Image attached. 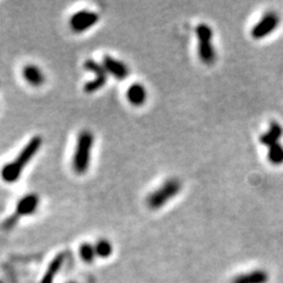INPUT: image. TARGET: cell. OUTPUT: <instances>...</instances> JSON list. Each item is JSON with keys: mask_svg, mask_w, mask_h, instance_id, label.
<instances>
[{"mask_svg": "<svg viewBox=\"0 0 283 283\" xmlns=\"http://www.w3.org/2000/svg\"><path fill=\"white\" fill-rule=\"evenodd\" d=\"M41 144H43V138L40 136H34L33 138H31L28 143L23 147L19 155L13 159V162L5 164L2 167L1 171H0V176H1L2 181L10 183V184L16 183L22 176L26 165L32 161V158L40 150Z\"/></svg>", "mask_w": 283, "mask_h": 283, "instance_id": "6da1fadb", "label": "cell"}, {"mask_svg": "<svg viewBox=\"0 0 283 283\" xmlns=\"http://www.w3.org/2000/svg\"><path fill=\"white\" fill-rule=\"evenodd\" d=\"M94 137L90 130H83L77 138L75 153H73L72 168L76 173H86L91 163V150L93 146Z\"/></svg>", "mask_w": 283, "mask_h": 283, "instance_id": "7a4b0ae2", "label": "cell"}, {"mask_svg": "<svg viewBox=\"0 0 283 283\" xmlns=\"http://www.w3.org/2000/svg\"><path fill=\"white\" fill-rule=\"evenodd\" d=\"M182 184L177 178H170L165 181L161 187L156 189L153 193L147 196L146 204L152 210H157L162 208L164 204H167L177 194L181 191Z\"/></svg>", "mask_w": 283, "mask_h": 283, "instance_id": "3957f363", "label": "cell"}, {"mask_svg": "<svg viewBox=\"0 0 283 283\" xmlns=\"http://www.w3.org/2000/svg\"><path fill=\"white\" fill-rule=\"evenodd\" d=\"M84 67L90 72L94 73V78L92 81L87 82L84 85V91L86 93H93L96 91L100 90L102 87H104V85L108 82V72H106L103 64L97 63V61L92 60V59H87L84 63Z\"/></svg>", "mask_w": 283, "mask_h": 283, "instance_id": "277c9868", "label": "cell"}, {"mask_svg": "<svg viewBox=\"0 0 283 283\" xmlns=\"http://www.w3.org/2000/svg\"><path fill=\"white\" fill-rule=\"evenodd\" d=\"M99 22L98 13L88 10H81L72 14L70 19V26L76 33H83Z\"/></svg>", "mask_w": 283, "mask_h": 283, "instance_id": "5b68a950", "label": "cell"}, {"mask_svg": "<svg viewBox=\"0 0 283 283\" xmlns=\"http://www.w3.org/2000/svg\"><path fill=\"white\" fill-rule=\"evenodd\" d=\"M280 24V17L276 12H267L258 23L252 28V37L254 39H262V38L269 35L271 32L276 29Z\"/></svg>", "mask_w": 283, "mask_h": 283, "instance_id": "8992f818", "label": "cell"}, {"mask_svg": "<svg viewBox=\"0 0 283 283\" xmlns=\"http://www.w3.org/2000/svg\"><path fill=\"white\" fill-rule=\"evenodd\" d=\"M103 66L108 75L113 77V78L118 79V81H124L128 78L130 70L128 65L123 61L118 60V59L111 57V56H105L103 58Z\"/></svg>", "mask_w": 283, "mask_h": 283, "instance_id": "52a82bcc", "label": "cell"}, {"mask_svg": "<svg viewBox=\"0 0 283 283\" xmlns=\"http://www.w3.org/2000/svg\"><path fill=\"white\" fill-rule=\"evenodd\" d=\"M38 206H39V196L35 194H28L17 202L16 214L20 217L28 216L37 211Z\"/></svg>", "mask_w": 283, "mask_h": 283, "instance_id": "ba28073f", "label": "cell"}, {"mask_svg": "<svg viewBox=\"0 0 283 283\" xmlns=\"http://www.w3.org/2000/svg\"><path fill=\"white\" fill-rule=\"evenodd\" d=\"M282 136H283L282 126L277 122H275V120H273V122H270L269 129L267 130V132L261 135L259 142H261V144H263L264 146L270 147L279 143V141L281 140Z\"/></svg>", "mask_w": 283, "mask_h": 283, "instance_id": "9c48e42d", "label": "cell"}, {"mask_svg": "<svg viewBox=\"0 0 283 283\" xmlns=\"http://www.w3.org/2000/svg\"><path fill=\"white\" fill-rule=\"evenodd\" d=\"M126 98L131 105L142 106L146 102L147 98L145 86L141 83H134L132 85H130L128 91H126Z\"/></svg>", "mask_w": 283, "mask_h": 283, "instance_id": "30bf717a", "label": "cell"}, {"mask_svg": "<svg viewBox=\"0 0 283 283\" xmlns=\"http://www.w3.org/2000/svg\"><path fill=\"white\" fill-rule=\"evenodd\" d=\"M23 77L26 82L28 83L32 86L38 87L41 86L45 82V76H44L43 71L40 70V67H38L37 65L29 64L26 65L23 70Z\"/></svg>", "mask_w": 283, "mask_h": 283, "instance_id": "8fae6325", "label": "cell"}, {"mask_svg": "<svg viewBox=\"0 0 283 283\" xmlns=\"http://www.w3.org/2000/svg\"><path fill=\"white\" fill-rule=\"evenodd\" d=\"M268 279L269 276H268L267 271L255 270L235 277L232 283H267Z\"/></svg>", "mask_w": 283, "mask_h": 283, "instance_id": "7c38bea8", "label": "cell"}, {"mask_svg": "<svg viewBox=\"0 0 283 283\" xmlns=\"http://www.w3.org/2000/svg\"><path fill=\"white\" fill-rule=\"evenodd\" d=\"M198 56L203 63H214L215 59H216V51H215V47L212 45L211 41H199Z\"/></svg>", "mask_w": 283, "mask_h": 283, "instance_id": "4fadbf2b", "label": "cell"}, {"mask_svg": "<svg viewBox=\"0 0 283 283\" xmlns=\"http://www.w3.org/2000/svg\"><path fill=\"white\" fill-rule=\"evenodd\" d=\"M268 159L274 165L283 164V145L281 143H277L275 145L269 147V150H268Z\"/></svg>", "mask_w": 283, "mask_h": 283, "instance_id": "5bb4252c", "label": "cell"}, {"mask_svg": "<svg viewBox=\"0 0 283 283\" xmlns=\"http://www.w3.org/2000/svg\"><path fill=\"white\" fill-rule=\"evenodd\" d=\"M195 32H196L198 41H211L212 35H214L212 28L205 23L198 24V25L196 26V28H195Z\"/></svg>", "mask_w": 283, "mask_h": 283, "instance_id": "9a60e30c", "label": "cell"}, {"mask_svg": "<svg viewBox=\"0 0 283 283\" xmlns=\"http://www.w3.org/2000/svg\"><path fill=\"white\" fill-rule=\"evenodd\" d=\"M94 250H96L97 255L100 256V257H109L112 253V246L109 241L100 240L94 246Z\"/></svg>", "mask_w": 283, "mask_h": 283, "instance_id": "2e32d148", "label": "cell"}, {"mask_svg": "<svg viewBox=\"0 0 283 283\" xmlns=\"http://www.w3.org/2000/svg\"><path fill=\"white\" fill-rule=\"evenodd\" d=\"M94 255H96V250H94V247L91 246V244L84 243L81 247V256L84 261L91 262L94 258Z\"/></svg>", "mask_w": 283, "mask_h": 283, "instance_id": "e0dca14e", "label": "cell"}, {"mask_svg": "<svg viewBox=\"0 0 283 283\" xmlns=\"http://www.w3.org/2000/svg\"><path fill=\"white\" fill-rule=\"evenodd\" d=\"M19 220H20V216H18L16 212H14V214L12 215V216L7 217L4 221V223H2V229H5V230L13 229L14 226H17V223L19 222Z\"/></svg>", "mask_w": 283, "mask_h": 283, "instance_id": "ac0fdd59", "label": "cell"}]
</instances>
